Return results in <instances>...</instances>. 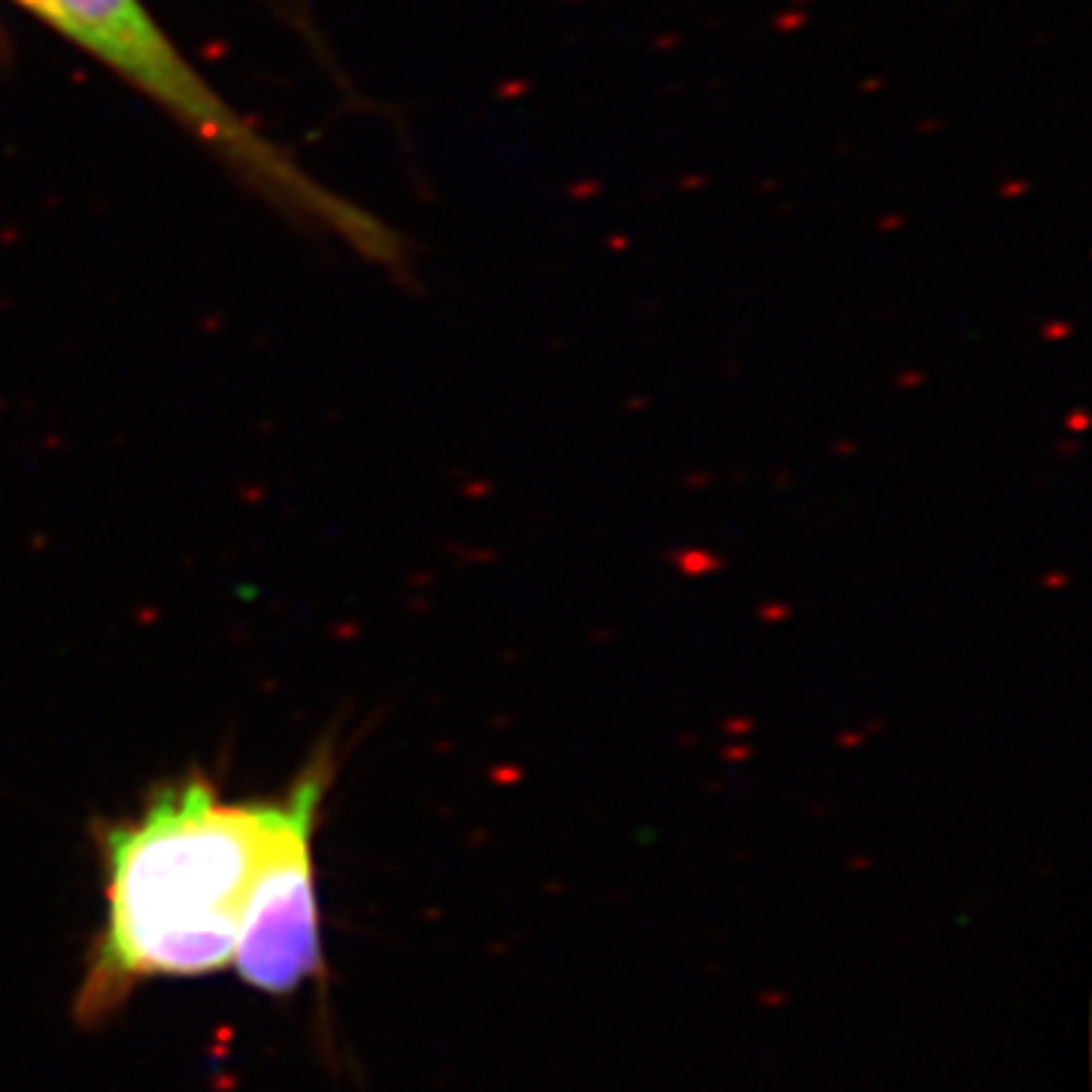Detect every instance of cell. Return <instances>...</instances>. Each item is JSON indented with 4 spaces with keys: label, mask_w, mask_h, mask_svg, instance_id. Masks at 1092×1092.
Masks as SVG:
<instances>
[{
    "label": "cell",
    "mask_w": 1092,
    "mask_h": 1092,
    "mask_svg": "<svg viewBox=\"0 0 1092 1092\" xmlns=\"http://www.w3.org/2000/svg\"><path fill=\"white\" fill-rule=\"evenodd\" d=\"M285 813L289 789L225 801L192 771L158 783L134 817L97 822L106 917L76 989V1020H109L146 980L231 968L243 905Z\"/></svg>",
    "instance_id": "6da1fadb"
},
{
    "label": "cell",
    "mask_w": 1092,
    "mask_h": 1092,
    "mask_svg": "<svg viewBox=\"0 0 1092 1092\" xmlns=\"http://www.w3.org/2000/svg\"><path fill=\"white\" fill-rule=\"evenodd\" d=\"M49 25L64 31L88 52L104 58L109 67L128 76L137 88L152 95L192 131L216 146L225 158L240 164L258 183L273 188L285 201L331 218L340 231L355 234L364 246H385L371 237V222L346 210L334 197H325L304 173L267 146L252 128L225 106L210 85L183 61L173 43L162 34L140 0H18Z\"/></svg>",
    "instance_id": "7a4b0ae2"
},
{
    "label": "cell",
    "mask_w": 1092,
    "mask_h": 1092,
    "mask_svg": "<svg viewBox=\"0 0 1092 1092\" xmlns=\"http://www.w3.org/2000/svg\"><path fill=\"white\" fill-rule=\"evenodd\" d=\"M331 777L328 752L297 774L289 786V813L243 905L231 968L267 996H292L325 975L313 838Z\"/></svg>",
    "instance_id": "3957f363"
}]
</instances>
